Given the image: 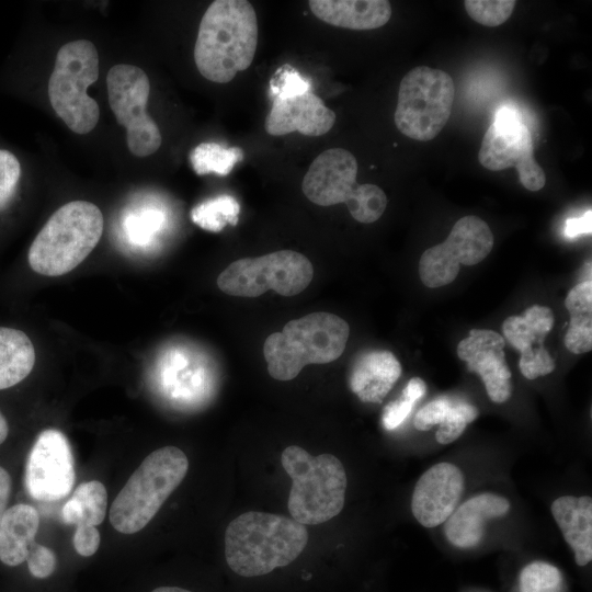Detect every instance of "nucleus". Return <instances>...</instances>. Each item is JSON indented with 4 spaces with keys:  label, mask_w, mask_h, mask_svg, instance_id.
<instances>
[{
    "label": "nucleus",
    "mask_w": 592,
    "mask_h": 592,
    "mask_svg": "<svg viewBox=\"0 0 592 592\" xmlns=\"http://www.w3.org/2000/svg\"><path fill=\"white\" fill-rule=\"evenodd\" d=\"M307 542L306 526L292 517L246 512L226 528V563L239 578H264L296 561Z\"/></svg>",
    "instance_id": "f257e3e1"
},
{
    "label": "nucleus",
    "mask_w": 592,
    "mask_h": 592,
    "mask_svg": "<svg viewBox=\"0 0 592 592\" xmlns=\"http://www.w3.org/2000/svg\"><path fill=\"white\" fill-rule=\"evenodd\" d=\"M258 19L247 0H216L205 11L194 47L200 73L227 83L250 67L258 46Z\"/></svg>",
    "instance_id": "f03ea898"
},
{
    "label": "nucleus",
    "mask_w": 592,
    "mask_h": 592,
    "mask_svg": "<svg viewBox=\"0 0 592 592\" xmlns=\"http://www.w3.org/2000/svg\"><path fill=\"white\" fill-rule=\"evenodd\" d=\"M349 334L346 321L330 312L291 320L264 342L269 374L277 380H291L308 364L331 363L343 353Z\"/></svg>",
    "instance_id": "7ed1b4c3"
},
{
    "label": "nucleus",
    "mask_w": 592,
    "mask_h": 592,
    "mask_svg": "<svg viewBox=\"0 0 592 592\" xmlns=\"http://www.w3.org/2000/svg\"><path fill=\"white\" fill-rule=\"evenodd\" d=\"M281 463L292 479L287 508L303 525H317L337 516L343 509L346 474L331 454L310 455L297 445L287 446Z\"/></svg>",
    "instance_id": "20e7f679"
},
{
    "label": "nucleus",
    "mask_w": 592,
    "mask_h": 592,
    "mask_svg": "<svg viewBox=\"0 0 592 592\" xmlns=\"http://www.w3.org/2000/svg\"><path fill=\"white\" fill-rule=\"evenodd\" d=\"M103 231L99 207L72 201L58 208L37 234L29 250L33 271L60 276L77 267L95 248Z\"/></svg>",
    "instance_id": "39448f33"
},
{
    "label": "nucleus",
    "mask_w": 592,
    "mask_h": 592,
    "mask_svg": "<svg viewBox=\"0 0 592 592\" xmlns=\"http://www.w3.org/2000/svg\"><path fill=\"white\" fill-rule=\"evenodd\" d=\"M187 469L186 455L175 446L150 453L112 502V526L122 534L143 530L182 482Z\"/></svg>",
    "instance_id": "423d86ee"
},
{
    "label": "nucleus",
    "mask_w": 592,
    "mask_h": 592,
    "mask_svg": "<svg viewBox=\"0 0 592 592\" xmlns=\"http://www.w3.org/2000/svg\"><path fill=\"white\" fill-rule=\"evenodd\" d=\"M357 161L343 148L319 153L306 172L301 189L314 204L331 206L344 203L351 216L363 224L380 218L387 206L385 192L374 184H357Z\"/></svg>",
    "instance_id": "0eeeda50"
},
{
    "label": "nucleus",
    "mask_w": 592,
    "mask_h": 592,
    "mask_svg": "<svg viewBox=\"0 0 592 592\" xmlns=\"http://www.w3.org/2000/svg\"><path fill=\"white\" fill-rule=\"evenodd\" d=\"M99 77V54L88 39L60 47L48 81V96L55 113L76 134H88L98 124L100 109L87 94Z\"/></svg>",
    "instance_id": "6e6552de"
},
{
    "label": "nucleus",
    "mask_w": 592,
    "mask_h": 592,
    "mask_svg": "<svg viewBox=\"0 0 592 592\" xmlns=\"http://www.w3.org/2000/svg\"><path fill=\"white\" fill-rule=\"evenodd\" d=\"M455 86L444 70L412 68L400 81L394 114L396 127L419 141L435 138L446 125L454 104Z\"/></svg>",
    "instance_id": "1a4fd4ad"
},
{
    "label": "nucleus",
    "mask_w": 592,
    "mask_h": 592,
    "mask_svg": "<svg viewBox=\"0 0 592 592\" xmlns=\"http://www.w3.org/2000/svg\"><path fill=\"white\" fill-rule=\"evenodd\" d=\"M312 276L308 258L293 250H280L234 261L217 277V286L225 294L239 297H257L269 289L294 296L309 285Z\"/></svg>",
    "instance_id": "9d476101"
},
{
    "label": "nucleus",
    "mask_w": 592,
    "mask_h": 592,
    "mask_svg": "<svg viewBox=\"0 0 592 592\" xmlns=\"http://www.w3.org/2000/svg\"><path fill=\"white\" fill-rule=\"evenodd\" d=\"M106 86L110 106L117 123L126 128L129 151L137 157L155 153L162 137L146 112L150 92L146 72L137 66L115 65L109 70Z\"/></svg>",
    "instance_id": "9b49d317"
},
{
    "label": "nucleus",
    "mask_w": 592,
    "mask_h": 592,
    "mask_svg": "<svg viewBox=\"0 0 592 592\" xmlns=\"http://www.w3.org/2000/svg\"><path fill=\"white\" fill-rule=\"evenodd\" d=\"M478 159L490 171L515 168L520 182L528 191H539L546 183L545 172L534 158L532 134L513 109L502 107L496 113L482 138Z\"/></svg>",
    "instance_id": "f8f14e48"
},
{
    "label": "nucleus",
    "mask_w": 592,
    "mask_h": 592,
    "mask_svg": "<svg viewBox=\"0 0 592 592\" xmlns=\"http://www.w3.org/2000/svg\"><path fill=\"white\" fill-rule=\"evenodd\" d=\"M493 247V235L481 218L468 215L458 219L442 243L426 249L420 258L419 274L431 288L452 283L459 265L481 262Z\"/></svg>",
    "instance_id": "ddd939ff"
},
{
    "label": "nucleus",
    "mask_w": 592,
    "mask_h": 592,
    "mask_svg": "<svg viewBox=\"0 0 592 592\" xmlns=\"http://www.w3.org/2000/svg\"><path fill=\"white\" fill-rule=\"evenodd\" d=\"M25 488L37 501H57L67 497L76 480L71 446L55 429L42 431L26 460Z\"/></svg>",
    "instance_id": "4468645a"
},
{
    "label": "nucleus",
    "mask_w": 592,
    "mask_h": 592,
    "mask_svg": "<svg viewBox=\"0 0 592 592\" xmlns=\"http://www.w3.org/2000/svg\"><path fill=\"white\" fill-rule=\"evenodd\" d=\"M464 487V475L457 466L435 464L415 483L411 499L413 516L428 528L443 524L457 508Z\"/></svg>",
    "instance_id": "2eb2a0df"
},
{
    "label": "nucleus",
    "mask_w": 592,
    "mask_h": 592,
    "mask_svg": "<svg viewBox=\"0 0 592 592\" xmlns=\"http://www.w3.org/2000/svg\"><path fill=\"white\" fill-rule=\"evenodd\" d=\"M504 339L492 330L473 329L457 345L458 357L469 372L480 376L488 397L502 403L511 397V372L505 361Z\"/></svg>",
    "instance_id": "dca6fc26"
},
{
    "label": "nucleus",
    "mask_w": 592,
    "mask_h": 592,
    "mask_svg": "<svg viewBox=\"0 0 592 592\" xmlns=\"http://www.w3.org/2000/svg\"><path fill=\"white\" fill-rule=\"evenodd\" d=\"M335 123V113L314 92L275 98L265 118L264 128L272 136L298 132L305 136H321Z\"/></svg>",
    "instance_id": "f3484780"
},
{
    "label": "nucleus",
    "mask_w": 592,
    "mask_h": 592,
    "mask_svg": "<svg viewBox=\"0 0 592 592\" xmlns=\"http://www.w3.org/2000/svg\"><path fill=\"white\" fill-rule=\"evenodd\" d=\"M106 509L107 492L98 480L80 483L65 503L61 516L66 524L76 525L72 545L79 555L89 557L99 549L101 536L96 525L103 522Z\"/></svg>",
    "instance_id": "a211bd4d"
},
{
    "label": "nucleus",
    "mask_w": 592,
    "mask_h": 592,
    "mask_svg": "<svg viewBox=\"0 0 592 592\" xmlns=\"http://www.w3.org/2000/svg\"><path fill=\"white\" fill-rule=\"evenodd\" d=\"M509 511L510 502L504 497L479 493L457 506L444 522L445 536L456 547H476L483 539L487 522L502 517Z\"/></svg>",
    "instance_id": "6ab92c4d"
},
{
    "label": "nucleus",
    "mask_w": 592,
    "mask_h": 592,
    "mask_svg": "<svg viewBox=\"0 0 592 592\" xmlns=\"http://www.w3.org/2000/svg\"><path fill=\"white\" fill-rule=\"evenodd\" d=\"M308 4L322 22L355 31L378 29L392 12L387 0H310Z\"/></svg>",
    "instance_id": "aec40b11"
},
{
    "label": "nucleus",
    "mask_w": 592,
    "mask_h": 592,
    "mask_svg": "<svg viewBox=\"0 0 592 592\" xmlns=\"http://www.w3.org/2000/svg\"><path fill=\"white\" fill-rule=\"evenodd\" d=\"M401 375V365L389 351H371L351 371L350 388L363 402L380 403Z\"/></svg>",
    "instance_id": "412c9836"
},
{
    "label": "nucleus",
    "mask_w": 592,
    "mask_h": 592,
    "mask_svg": "<svg viewBox=\"0 0 592 592\" xmlns=\"http://www.w3.org/2000/svg\"><path fill=\"white\" fill-rule=\"evenodd\" d=\"M551 513L565 540L574 553L577 565H588L592 559L591 497H559L551 504Z\"/></svg>",
    "instance_id": "4be33fe9"
},
{
    "label": "nucleus",
    "mask_w": 592,
    "mask_h": 592,
    "mask_svg": "<svg viewBox=\"0 0 592 592\" xmlns=\"http://www.w3.org/2000/svg\"><path fill=\"white\" fill-rule=\"evenodd\" d=\"M39 527L37 510L18 503L5 510L0 525V560L10 567L26 561Z\"/></svg>",
    "instance_id": "5701e85b"
},
{
    "label": "nucleus",
    "mask_w": 592,
    "mask_h": 592,
    "mask_svg": "<svg viewBox=\"0 0 592 592\" xmlns=\"http://www.w3.org/2000/svg\"><path fill=\"white\" fill-rule=\"evenodd\" d=\"M35 350L21 330L0 327V390L22 382L33 369Z\"/></svg>",
    "instance_id": "b1692460"
},
{
    "label": "nucleus",
    "mask_w": 592,
    "mask_h": 592,
    "mask_svg": "<svg viewBox=\"0 0 592 592\" xmlns=\"http://www.w3.org/2000/svg\"><path fill=\"white\" fill-rule=\"evenodd\" d=\"M554 316L550 308L533 305L523 316H511L502 325L509 343L521 353L543 345L546 335L553 329Z\"/></svg>",
    "instance_id": "393cba45"
},
{
    "label": "nucleus",
    "mask_w": 592,
    "mask_h": 592,
    "mask_svg": "<svg viewBox=\"0 0 592 592\" xmlns=\"http://www.w3.org/2000/svg\"><path fill=\"white\" fill-rule=\"evenodd\" d=\"M242 159L243 150L241 148H226L216 143L200 144L190 152L191 166L198 175L207 173L227 175Z\"/></svg>",
    "instance_id": "a878e982"
},
{
    "label": "nucleus",
    "mask_w": 592,
    "mask_h": 592,
    "mask_svg": "<svg viewBox=\"0 0 592 592\" xmlns=\"http://www.w3.org/2000/svg\"><path fill=\"white\" fill-rule=\"evenodd\" d=\"M240 206L235 197L220 195L207 200L191 210V218L201 228L218 232L226 225H236L238 221Z\"/></svg>",
    "instance_id": "bb28decb"
},
{
    "label": "nucleus",
    "mask_w": 592,
    "mask_h": 592,
    "mask_svg": "<svg viewBox=\"0 0 592 592\" xmlns=\"http://www.w3.org/2000/svg\"><path fill=\"white\" fill-rule=\"evenodd\" d=\"M164 215L156 208H141L125 216L123 229L126 239L134 246H147L162 228Z\"/></svg>",
    "instance_id": "cd10ccee"
},
{
    "label": "nucleus",
    "mask_w": 592,
    "mask_h": 592,
    "mask_svg": "<svg viewBox=\"0 0 592 592\" xmlns=\"http://www.w3.org/2000/svg\"><path fill=\"white\" fill-rule=\"evenodd\" d=\"M562 582V574L557 567L533 561L520 573L519 592H561Z\"/></svg>",
    "instance_id": "c85d7f7f"
},
{
    "label": "nucleus",
    "mask_w": 592,
    "mask_h": 592,
    "mask_svg": "<svg viewBox=\"0 0 592 592\" xmlns=\"http://www.w3.org/2000/svg\"><path fill=\"white\" fill-rule=\"evenodd\" d=\"M426 392V384L420 377L411 378L397 400L388 403L383 413V424L386 430L397 429L411 413L414 405Z\"/></svg>",
    "instance_id": "c756f323"
},
{
    "label": "nucleus",
    "mask_w": 592,
    "mask_h": 592,
    "mask_svg": "<svg viewBox=\"0 0 592 592\" xmlns=\"http://www.w3.org/2000/svg\"><path fill=\"white\" fill-rule=\"evenodd\" d=\"M478 409L463 400L453 399L451 407L440 424L435 437L440 444H449L457 440L466 425L478 417Z\"/></svg>",
    "instance_id": "7c9ffc66"
},
{
    "label": "nucleus",
    "mask_w": 592,
    "mask_h": 592,
    "mask_svg": "<svg viewBox=\"0 0 592 592\" xmlns=\"http://www.w3.org/2000/svg\"><path fill=\"white\" fill-rule=\"evenodd\" d=\"M516 1L514 0H466L467 14L485 26H499L511 16Z\"/></svg>",
    "instance_id": "2f4dec72"
},
{
    "label": "nucleus",
    "mask_w": 592,
    "mask_h": 592,
    "mask_svg": "<svg viewBox=\"0 0 592 592\" xmlns=\"http://www.w3.org/2000/svg\"><path fill=\"white\" fill-rule=\"evenodd\" d=\"M566 348L582 354L592 349V314L570 316V327L565 337Z\"/></svg>",
    "instance_id": "473e14b6"
},
{
    "label": "nucleus",
    "mask_w": 592,
    "mask_h": 592,
    "mask_svg": "<svg viewBox=\"0 0 592 592\" xmlns=\"http://www.w3.org/2000/svg\"><path fill=\"white\" fill-rule=\"evenodd\" d=\"M519 366L525 378L535 379L551 373L555 369V362L547 350L540 345L522 352Z\"/></svg>",
    "instance_id": "72a5a7b5"
},
{
    "label": "nucleus",
    "mask_w": 592,
    "mask_h": 592,
    "mask_svg": "<svg viewBox=\"0 0 592 592\" xmlns=\"http://www.w3.org/2000/svg\"><path fill=\"white\" fill-rule=\"evenodd\" d=\"M21 174L20 162L8 151L0 150V208L12 197Z\"/></svg>",
    "instance_id": "f704fd0d"
},
{
    "label": "nucleus",
    "mask_w": 592,
    "mask_h": 592,
    "mask_svg": "<svg viewBox=\"0 0 592 592\" xmlns=\"http://www.w3.org/2000/svg\"><path fill=\"white\" fill-rule=\"evenodd\" d=\"M453 401L451 397H440L422 407L415 414L413 424L419 431H429L434 425H440Z\"/></svg>",
    "instance_id": "c9c22d12"
},
{
    "label": "nucleus",
    "mask_w": 592,
    "mask_h": 592,
    "mask_svg": "<svg viewBox=\"0 0 592 592\" xmlns=\"http://www.w3.org/2000/svg\"><path fill=\"white\" fill-rule=\"evenodd\" d=\"M270 87L271 94L275 98H287L309 91V82L298 72L292 70H280Z\"/></svg>",
    "instance_id": "e433bc0d"
},
{
    "label": "nucleus",
    "mask_w": 592,
    "mask_h": 592,
    "mask_svg": "<svg viewBox=\"0 0 592 592\" xmlns=\"http://www.w3.org/2000/svg\"><path fill=\"white\" fill-rule=\"evenodd\" d=\"M26 562L33 577L44 579L55 571L57 558L50 548L35 543L30 550Z\"/></svg>",
    "instance_id": "4c0bfd02"
},
{
    "label": "nucleus",
    "mask_w": 592,
    "mask_h": 592,
    "mask_svg": "<svg viewBox=\"0 0 592 592\" xmlns=\"http://www.w3.org/2000/svg\"><path fill=\"white\" fill-rule=\"evenodd\" d=\"M565 306L570 316L592 314V282H581L570 289Z\"/></svg>",
    "instance_id": "58836bf2"
},
{
    "label": "nucleus",
    "mask_w": 592,
    "mask_h": 592,
    "mask_svg": "<svg viewBox=\"0 0 592 592\" xmlns=\"http://www.w3.org/2000/svg\"><path fill=\"white\" fill-rule=\"evenodd\" d=\"M592 230V212L589 209L581 217L569 218L566 223L565 235L574 238L580 235H590Z\"/></svg>",
    "instance_id": "ea45409f"
},
{
    "label": "nucleus",
    "mask_w": 592,
    "mask_h": 592,
    "mask_svg": "<svg viewBox=\"0 0 592 592\" xmlns=\"http://www.w3.org/2000/svg\"><path fill=\"white\" fill-rule=\"evenodd\" d=\"M12 490V480L9 473L0 466V525Z\"/></svg>",
    "instance_id": "a19ab883"
},
{
    "label": "nucleus",
    "mask_w": 592,
    "mask_h": 592,
    "mask_svg": "<svg viewBox=\"0 0 592 592\" xmlns=\"http://www.w3.org/2000/svg\"><path fill=\"white\" fill-rule=\"evenodd\" d=\"M151 592H193L189 589L177 585H163L153 589Z\"/></svg>",
    "instance_id": "79ce46f5"
},
{
    "label": "nucleus",
    "mask_w": 592,
    "mask_h": 592,
    "mask_svg": "<svg viewBox=\"0 0 592 592\" xmlns=\"http://www.w3.org/2000/svg\"><path fill=\"white\" fill-rule=\"evenodd\" d=\"M9 433V425L4 415L0 412V444H2Z\"/></svg>",
    "instance_id": "37998d69"
}]
</instances>
